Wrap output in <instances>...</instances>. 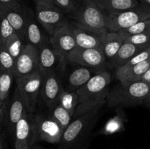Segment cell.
<instances>
[{
    "mask_svg": "<svg viewBox=\"0 0 150 149\" xmlns=\"http://www.w3.org/2000/svg\"><path fill=\"white\" fill-rule=\"evenodd\" d=\"M150 100V83L139 81L130 85L116 86L107 96L108 106L130 107L145 104Z\"/></svg>",
    "mask_w": 150,
    "mask_h": 149,
    "instance_id": "6da1fadb",
    "label": "cell"
},
{
    "mask_svg": "<svg viewBox=\"0 0 150 149\" xmlns=\"http://www.w3.org/2000/svg\"><path fill=\"white\" fill-rule=\"evenodd\" d=\"M69 18L73 19L77 26L99 35L108 32L103 13L93 0H79Z\"/></svg>",
    "mask_w": 150,
    "mask_h": 149,
    "instance_id": "7a4b0ae2",
    "label": "cell"
},
{
    "mask_svg": "<svg viewBox=\"0 0 150 149\" xmlns=\"http://www.w3.org/2000/svg\"><path fill=\"white\" fill-rule=\"evenodd\" d=\"M105 27L108 32H118L150 18V6L140 1L133 8L115 13H105Z\"/></svg>",
    "mask_w": 150,
    "mask_h": 149,
    "instance_id": "3957f363",
    "label": "cell"
},
{
    "mask_svg": "<svg viewBox=\"0 0 150 149\" xmlns=\"http://www.w3.org/2000/svg\"><path fill=\"white\" fill-rule=\"evenodd\" d=\"M35 16L49 37L70 23L67 16L55 6L35 5Z\"/></svg>",
    "mask_w": 150,
    "mask_h": 149,
    "instance_id": "277c9868",
    "label": "cell"
},
{
    "mask_svg": "<svg viewBox=\"0 0 150 149\" xmlns=\"http://www.w3.org/2000/svg\"><path fill=\"white\" fill-rule=\"evenodd\" d=\"M15 148L31 149L38 140L36 115L27 112L15 127Z\"/></svg>",
    "mask_w": 150,
    "mask_h": 149,
    "instance_id": "5b68a950",
    "label": "cell"
},
{
    "mask_svg": "<svg viewBox=\"0 0 150 149\" xmlns=\"http://www.w3.org/2000/svg\"><path fill=\"white\" fill-rule=\"evenodd\" d=\"M17 87L24 97L27 104L28 110L33 113L36 108L38 95L40 93L43 74L40 72L31 75L16 78Z\"/></svg>",
    "mask_w": 150,
    "mask_h": 149,
    "instance_id": "8992f818",
    "label": "cell"
},
{
    "mask_svg": "<svg viewBox=\"0 0 150 149\" xmlns=\"http://www.w3.org/2000/svg\"><path fill=\"white\" fill-rule=\"evenodd\" d=\"M98 112L99 110L91 111L74 117L64 131L61 141L63 145L70 146L78 141L95 121Z\"/></svg>",
    "mask_w": 150,
    "mask_h": 149,
    "instance_id": "52a82bcc",
    "label": "cell"
},
{
    "mask_svg": "<svg viewBox=\"0 0 150 149\" xmlns=\"http://www.w3.org/2000/svg\"><path fill=\"white\" fill-rule=\"evenodd\" d=\"M67 61L83 67L103 70L106 61L102 50L95 48H81L76 47L66 56Z\"/></svg>",
    "mask_w": 150,
    "mask_h": 149,
    "instance_id": "ba28073f",
    "label": "cell"
},
{
    "mask_svg": "<svg viewBox=\"0 0 150 149\" xmlns=\"http://www.w3.org/2000/svg\"><path fill=\"white\" fill-rule=\"evenodd\" d=\"M66 61L64 54L53 48L50 43L39 49V68L43 75L51 72L59 74L64 69Z\"/></svg>",
    "mask_w": 150,
    "mask_h": 149,
    "instance_id": "9c48e42d",
    "label": "cell"
},
{
    "mask_svg": "<svg viewBox=\"0 0 150 149\" xmlns=\"http://www.w3.org/2000/svg\"><path fill=\"white\" fill-rule=\"evenodd\" d=\"M111 74L109 72L105 70L98 72L86 84L76 91L79 96V104L83 103L102 94L108 89V85L111 83Z\"/></svg>",
    "mask_w": 150,
    "mask_h": 149,
    "instance_id": "30bf717a",
    "label": "cell"
},
{
    "mask_svg": "<svg viewBox=\"0 0 150 149\" xmlns=\"http://www.w3.org/2000/svg\"><path fill=\"white\" fill-rule=\"evenodd\" d=\"M38 72H40L39 68V49L27 43L16 61L15 79L31 75Z\"/></svg>",
    "mask_w": 150,
    "mask_h": 149,
    "instance_id": "8fae6325",
    "label": "cell"
},
{
    "mask_svg": "<svg viewBox=\"0 0 150 149\" xmlns=\"http://www.w3.org/2000/svg\"><path fill=\"white\" fill-rule=\"evenodd\" d=\"M63 90L59 74L51 72L43 75L40 94L50 110L59 103Z\"/></svg>",
    "mask_w": 150,
    "mask_h": 149,
    "instance_id": "7c38bea8",
    "label": "cell"
},
{
    "mask_svg": "<svg viewBox=\"0 0 150 149\" xmlns=\"http://www.w3.org/2000/svg\"><path fill=\"white\" fill-rule=\"evenodd\" d=\"M36 131L38 139L50 143L62 141L64 130L52 117L36 115Z\"/></svg>",
    "mask_w": 150,
    "mask_h": 149,
    "instance_id": "4fadbf2b",
    "label": "cell"
},
{
    "mask_svg": "<svg viewBox=\"0 0 150 149\" xmlns=\"http://www.w3.org/2000/svg\"><path fill=\"white\" fill-rule=\"evenodd\" d=\"M0 8L7 17L16 33L25 39V29L29 8L23 4L17 6L0 5Z\"/></svg>",
    "mask_w": 150,
    "mask_h": 149,
    "instance_id": "5bb4252c",
    "label": "cell"
},
{
    "mask_svg": "<svg viewBox=\"0 0 150 149\" xmlns=\"http://www.w3.org/2000/svg\"><path fill=\"white\" fill-rule=\"evenodd\" d=\"M39 25L40 24L37 20L35 15L29 9L25 29V39L28 44L36 47L38 49L50 43V37L42 32Z\"/></svg>",
    "mask_w": 150,
    "mask_h": 149,
    "instance_id": "9a60e30c",
    "label": "cell"
},
{
    "mask_svg": "<svg viewBox=\"0 0 150 149\" xmlns=\"http://www.w3.org/2000/svg\"><path fill=\"white\" fill-rule=\"evenodd\" d=\"M70 23L63 26L52 36L49 37L51 46L62 53L65 57L77 47L70 29Z\"/></svg>",
    "mask_w": 150,
    "mask_h": 149,
    "instance_id": "2e32d148",
    "label": "cell"
},
{
    "mask_svg": "<svg viewBox=\"0 0 150 149\" xmlns=\"http://www.w3.org/2000/svg\"><path fill=\"white\" fill-rule=\"evenodd\" d=\"M27 112H29L28 110L26 100L18 88L16 87L7 115V124L8 128L10 130L15 131V127L17 123Z\"/></svg>",
    "mask_w": 150,
    "mask_h": 149,
    "instance_id": "e0dca14e",
    "label": "cell"
},
{
    "mask_svg": "<svg viewBox=\"0 0 150 149\" xmlns=\"http://www.w3.org/2000/svg\"><path fill=\"white\" fill-rule=\"evenodd\" d=\"M70 27L77 47L81 48H95L102 50V35H99L83 29L77 26L75 23H70Z\"/></svg>",
    "mask_w": 150,
    "mask_h": 149,
    "instance_id": "ac0fdd59",
    "label": "cell"
},
{
    "mask_svg": "<svg viewBox=\"0 0 150 149\" xmlns=\"http://www.w3.org/2000/svg\"><path fill=\"white\" fill-rule=\"evenodd\" d=\"M150 45H136L130 42H124L118 52L110 60L115 69L122 67L133 57L149 47Z\"/></svg>",
    "mask_w": 150,
    "mask_h": 149,
    "instance_id": "d6986e66",
    "label": "cell"
},
{
    "mask_svg": "<svg viewBox=\"0 0 150 149\" xmlns=\"http://www.w3.org/2000/svg\"><path fill=\"white\" fill-rule=\"evenodd\" d=\"M100 70H95L87 67H81L73 70L69 73L67 83L70 91H76L86 84L91 77Z\"/></svg>",
    "mask_w": 150,
    "mask_h": 149,
    "instance_id": "ffe728a7",
    "label": "cell"
},
{
    "mask_svg": "<svg viewBox=\"0 0 150 149\" xmlns=\"http://www.w3.org/2000/svg\"><path fill=\"white\" fill-rule=\"evenodd\" d=\"M150 68V58L133 67H130L123 72L115 74L116 77L122 85H130L131 83L141 81L142 75Z\"/></svg>",
    "mask_w": 150,
    "mask_h": 149,
    "instance_id": "44dd1931",
    "label": "cell"
},
{
    "mask_svg": "<svg viewBox=\"0 0 150 149\" xmlns=\"http://www.w3.org/2000/svg\"><path fill=\"white\" fill-rule=\"evenodd\" d=\"M102 50L106 59L111 60L124 43V38L119 32H107L102 35Z\"/></svg>",
    "mask_w": 150,
    "mask_h": 149,
    "instance_id": "7402d4cb",
    "label": "cell"
},
{
    "mask_svg": "<svg viewBox=\"0 0 150 149\" xmlns=\"http://www.w3.org/2000/svg\"><path fill=\"white\" fill-rule=\"evenodd\" d=\"M105 13H115L133 8L139 5V0H93Z\"/></svg>",
    "mask_w": 150,
    "mask_h": 149,
    "instance_id": "603a6c76",
    "label": "cell"
},
{
    "mask_svg": "<svg viewBox=\"0 0 150 149\" xmlns=\"http://www.w3.org/2000/svg\"><path fill=\"white\" fill-rule=\"evenodd\" d=\"M26 44L27 42L24 39L21 37L18 34L15 33L10 38H8L4 46L16 61Z\"/></svg>",
    "mask_w": 150,
    "mask_h": 149,
    "instance_id": "cb8c5ba5",
    "label": "cell"
},
{
    "mask_svg": "<svg viewBox=\"0 0 150 149\" xmlns=\"http://www.w3.org/2000/svg\"><path fill=\"white\" fill-rule=\"evenodd\" d=\"M79 103V96L76 91H70L64 89L63 90L60 96L59 104L62 106L72 115V117L73 116Z\"/></svg>",
    "mask_w": 150,
    "mask_h": 149,
    "instance_id": "d4e9b609",
    "label": "cell"
},
{
    "mask_svg": "<svg viewBox=\"0 0 150 149\" xmlns=\"http://www.w3.org/2000/svg\"><path fill=\"white\" fill-rule=\"evenodd\" d=\"M125 116L123 113H119L109 119L101 129L100 134H112L122 131L124 129Z\"/></svg>",
    "mask_w": 150,
    "mask_h": 149,
    "instance_id": "484cf974",
    "label": "cell"
},
{
    "mask_svg": "<svg viewBox=\"0 0 150 149\" xmlns=\"http://www.w3.org/2000/svg\"><path fill=\"white\" fill-rule=\"evenodd\" d=\"M51 117L61 126L64 130H65L70 125L73 118L72 115L59 103L51 110Z\"/></svg>",
    "mask_w": 150,
    "mask_h": 149,
    "instance_id": "4316f807",
    "label": "cell"
},
{
    "mask_svg": "<svg viewBox=\"0 0 150 149\" xmlns=\"http://www.w3.org/2000/svg\"><path fill=\"white\" fill-rule=\"evenodd\" d=\"M16 61L4 45H0V73L4 72H14Z\"/></svg>",
    "mask_w": 150,
    "mask_h": 149,
    "instance_id": "83f0119b",
    "label": "cell"
},
{
    "mask_svg": "<svg viewBox=\"0 0 150 149\" xmlns=\"http://www.w3.org/2000/svg\"><path fill=\"white\" fill-rule=\"evenodd\" d=\"M14 78L15 74L13 72H4L0 73V91L2 102L5 101L8 97Z\"/></svg>",
    "mask_w": 150,
    "mask_h": 149,
    "instance_id": "f1b7e54d",
    "label": "cell"
},
{
    "mask_svg": "<svg viewBox=\"0 0 150 149\" xmlns=\"http://www.w3.org/2000/svg\"><path fill=\"white\" fill-rule=\"evenodd\" d=\"M15 33L16 32L0 8V45H4L8 38Z\"/></svg>",
    "mask_w": 150,
    "mask_h": 149,
    "instance_id": "f546056e",
    "label": "cell"
},
{
    "mask_svg": "<svg viewBox=\"0 0 150 149\" xmlns=\"http://www.w3.org/2000/svg\"><path fill=\"white\" fill-rule=\"evenodd\" d=\"M149 31H150V18L139 22L136 24L132 26L131 27L123 29L118 32L124 38L125 37L131 36V35L144 33V32H149Z\"/></svg>",
    "mask_w": 150,
    "mask_h": 149,
    "instance_id": "4dcf8cb0",
    "label": "cell"
},
{
    "mask_svg": "<svg viewBox=\"0 0 150 149\" xmlns=\"http://www.w3.org/2000/svg\"><path fill=\"white\" fill-rule=\"evenodd\" d=\"M149 58H150V46L148 47V48H146V49H145L144 51H142V52L139 53V54L135 56L134 57H133L131 59L129 60V61H127L125 65H123L122 67L116 69L115 74L123 72L126 71V70H127L128 69H130V67H133V66L136 65V64H139V63L148 59Z\"/></svg>",
    "mask_w": 150,
    "mask_h": 149,
    "instance_id": "1f68e13d",
    "label": "cell"
},
{
    "mask_svg": "<svg viewBox=\"0 0 150 149\" xmlns=\"http://www.w3.org/2000/svg\"><path fill=\"white\" fill-rule=\"evenodd\" d=\"M79 0H54V6L59 9L67 17L73 13Z\"/></svg>",
    "mask_w": 150,
    "mask_h": 149,
    "instance_id": "d6a6232c",
    "label": "cell"
},
{
    "mask_svg": "<svg viewBox=\"0 0 150 149\" xmlns=\"http://www.w3.org/2000/svg\"><path fill=\"white\" fill-rule=\"evenodd\" d=\"M124 42H130L136 45H150V31L125 37H124Z\"/></svg>",
    "mask_w": 150,
    "mask_h": 149,
    "instance_id": "836d02e7",
    "label": "cell"
},
{
    "mask_svg": "<svg viewBox=\"0 0 150 149\" xmlns=\"http://www.w3.org/2000/svg\"><path fill=\"white\" fill-rule=\"evenodd\" d=\"M23 4L21 0H0L1 6H17Z\"/></svg>",
    "mask_w": 150,
    "mask_h": 149,
    "instance_id": "e575fe53",
    "label": "cell"
},
{
    "mask_svg": "<svg viewBox=\"0 0 150 149\" xmlns=\"http://www.w3.org/2000/svg\"><path fill=\"white\" fill-rule=\"evenodd\" d=\"M6 107H7V105L5 102H3L2 105L0 107V128L6 116Z\"/></svg>",
    "mask_w": 150,
    "mask_h": 149,
    "instance_id": "d590c367",
    "label": "cell"
},
{
    "mask_svg": "<svg viewBox=\"0 0 150 149\" xmlns=\"http://www.w3.org/2000/svg\"><path fill=\"white\" fill-rule=\"evenodd\" d=\"M35 5L54 6V0H33Z\"/></svg>",
    "mask_w": 150,
    "mask_h": 149,
    "instance_id": "8d00e7d4",
    "label": "cell"
},
{
    "mask_svg": "<svg viewBox=\"0 0 150 149\" xmlns=\"http://www.w3.org/2000/svg\"><path fill=\"white\" fill-rule=\"evenodd\" d=\"M141 81L144 82V83H150V68L143 74V75H142Z\"/></svg>",
    "mask_w": 150,
    "mask_h": 149,
    "instance_id": "74e56055",
    "label": "cell"
},
{
    "mask_svg": "<svg viewBox=\"0 0 150 149\" xmlns=\"http://www.w3.org/2000/svg\"><path fill=\"white\" fill-rule=\"evenodd\" d=\"M143 3H145V4H148V5L150 6V0H140Z\"/></svg>",
    "mask_w": 150,
    "mask_h": 149,
    "instance_id": "f35d334b",
    "label": "cell"
},
{
    "mask_svg": "<svg viewBox=\"0 0 150 149\" xmlns=\"http://www.w3.org/2000/svg\"><path fill=\"white\" fill-rule=\"evenodd\" d=\"M0 149H4V146H3L2 139H1V136H0Z\"/></svg>",
    "mask_w": 150,
    "mask_h": 149,
    "instance_id": "ab89813d",
    "label": "cell"
},
{
    "mask_svg": "<svg viewBox=\"0 0 150 149\" xmlns=\"http://www.w3.org/2000/svg\"><path fill=\"white\" fill-rule=\"evenodd\" d=\"M32 149H41V148H40L39 147H32Z\"/></svg>",
    "mask_w": 150,
    "mask_h": 149,
    "instance_id": "60d3db41",
    "label": "cell"
},
{
    "mask_svg": "<svg viewBox=\"0 0 150 149\" xmlns=\"http://www.w3.org/2000/svg\"><path fill=\"white\" fill-rule=\"evenodd\" d=\"M2 102V100H1V91H0V102Z\"/></svg>",
    "mask_w": 150,
    "mask_h": 149,
    "instance_id": "b9f144b4",
    "label": "cell"
},
{
    "mask_svg": "<svg viewBox=\"0 0 150 149\" xmlns=\"http://www.w3.org/2000/svg\"><path fill=\"white\" fill-rule=\"evenodd\" d=\"M148 105V106H149V108H150V100H149V102H148V103H147V105Z\"/></svg>",
    "mask_w": 150,
    "mask_h": 149,
    "instance_id": "7bdbcfd3",
    "label": "cell"
},
{
    "mask_svg": "<svg viewBox=\"0 0 150 149\" xmlns=\"http://www.w3.org/2000/svg\"><path fill=\"white\" fill-rule=\"evenodd\" d=\"M4 101H3V102H0V107L1 106V105H2V104H3V102H4Z\"/></svg>",
    "mask_w": 150,
    "mask_h": 149,
    "instance_id": "ee69618b",
    "label": "cell"
},
{
    "mask_svg": "<svg viewBox=\"0 0 150 149\" xmlns=\"http://www.w3.org/2000/svg\"><path fill=\"white\" fill-rule=\"evenodd\" d=\"M31 149H32V148H31Z\"/></svg>",
    "mask_w": 150,
    "mask_h": 149,
    "instance_id": "f6af8a7d",
    "label": "cell"
}]
</instances>
